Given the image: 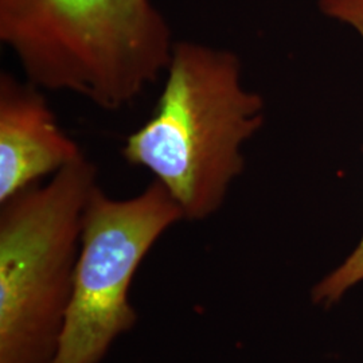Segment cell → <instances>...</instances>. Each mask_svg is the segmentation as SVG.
<instances>
[{
  "instance_id": "cell-6",
  "label": "cell",
  "mask_w": 363,
  "mask_h": 363,
  "mask_svg": "<svg viewBox=\"0 0 363 363\" xmlns=\"http://www.w3.org/2000/svg\"><path fill=\"white\" fill-rule=\"evenodd\" d=\"M319 6L327 16L354 27L363 38V0H320ZM362 281L363 235L350 256L313 286L311 300L318 306L331 307Z\"/></svg>"
},
{
  "instance_id": "cell-1",
  "label": "cell",
  "mask_w": 363,
  "mask_h": 363,
  "mask_svg": "<svg viewBox=\"0 0 363 363\" xmlns=\"http://www.w3.org/2000/svg\"><path fill=\"white\" fill-rule=\"evenodd\" d=\"M151 115L121 147L181 208L205 220L245 169L242 145L264 124L265 103L241 81L240 58L199 42H175Z\"/></svg>"
},
{
  "instance_id": "cell-4",
  "label": "cell",
  "mask_w": 363,
  "mask_h": 363,
  "mask_svg": "<svg viewBox=\"0 0 363 363\" xmlns=\"http://www.w3.org/2000/svg\"><path fill=\"white\" fill-rule=\"evenodd\" d=\"M184 220L159 183L125 199L97 186L84 213L74 286L52 363H100L138 315L130 288L142 261L159 238Z\"/></svg>"
},
{
  "instance_id": "cell-3",
  "label": "cell",
  "mask_w": 363,
  "mask_h": 363,
  "mask_svg": "<svg viewBox=\"0 0 363 363\" xmlns=\"http://www.w3.org/2000/svg\"><path fill=\"white\" fill-rule=\"evenodd\" d=\"M97 169L82 156L0 203V363H52Z\"/></svg>"
},
{
  "instance_id": "cell-2",
  "label": "cell",
  "mask_w": 363,
  "mask_h": 363,
  "mask_svg": "<svg viewBox=\"0 0 363 363\" xmlns=\"http://www.w3.org/2000/svg\"><path fill=\"white\" fill-rule=\"evenodd\" d=\"M0 40L40 89L111 112L163 77L175 43L152 0H0Z\"/></svg>"
},
{
  "instance_id": "cell-5",
  "label": "cell",
  "mask_w": 363,
  "mask_h": 363,
  "mask_svg": "<svg viewBox=\"0 0 363 363\" xmlns=\"http://www.w3.org/2000/svg\"><path fill=\"white\" fill-rule=\"evenodd\" d=\"M85 156L35 84L0 73V203Z\"/></svg>"
}]
</instances>
